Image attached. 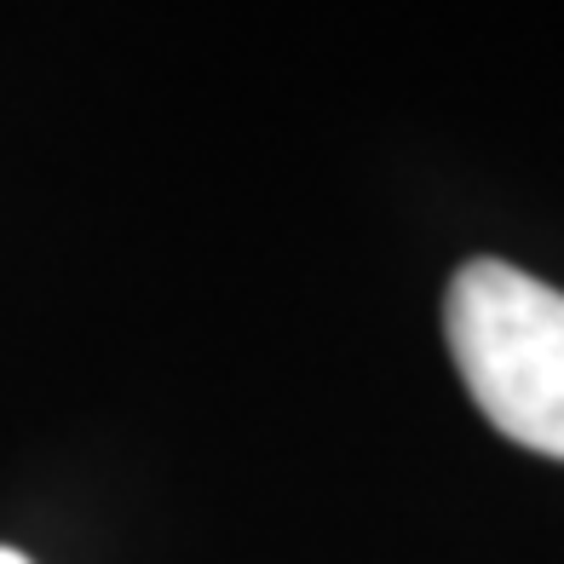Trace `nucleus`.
<instances>
[{
	"mask_svg": "<svg viewBox=\"0 0 564 564\" xmlns=\"http://www.w3.org/2000/svg\"><path fill=\"white\" fill-rule=\"evenodd\" d=\"M455 369L501 438L564 460V294L519 265H460L444 300Z\"/></svg>",
	"mask_w": 564,
	"mask_h": 564,
	"instance_id": "f257e3e1",
	"label": "nucleus"
},
{
	"mask_svg": "<svg viewBox=\"0 0 564 564\" xmlns=\"http://www.w3.org/2000/svg\"><path fill=\"white\" fill-rule=\"evenodd\" d=\"M0 564H30V558H23L18 547H0Z\"/></svg>",
	"mask_w": 564,
	"mask_h": 564,
	"instance_id": "f03ea898",
	"label": "nucleus"
}]
</instances>
